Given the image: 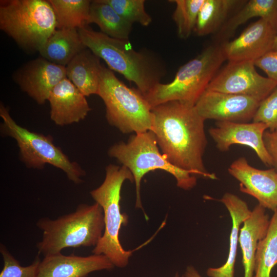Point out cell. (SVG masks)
<instances>
[{
    "label": "cell",
    "instance_id": "29",
    "mask_svg": "<svg viewBox=\"0 0 277 277\" xmlns=\"http://www.w3.org/2000/svg\"><path fill=\"white\" fill-rule=\"evenodd\" d=\"M0 252L4 262L0 277H38V270L41 261L38 255L36 256L31 264L22 266L2 243Z\"/></svg>",
    "mask_w": 277,
    "mask_h": 277
},
{
    "label": "cell",
    "instance_id": "2",
    "mask_svg": "<svg viewBox=\"0 0 277 277\" xmlns=\"http://www.w3.org/2000/svg\"><path fill=\"white\" fill-rule=\"evenodd\" d=\"M86 48L103 59L109 68L134 83L145 96L165 74L163 62L149 51L134 50L128 39L112 38L88 26L78 29Z\"/></svg>",
    "mask_w": 277,
    "mask_h": 277
},
{
    "label": "cell",
    "instance_id": "34",
    "mask_svg": "<svg viewBox=\"0 0 277 277\" xmlns=\"http://www.w3.org/2000/svg\"><path fill=\"white\" fill-rule=\"evenodd\" d=\"M272 50H277V27H276V35L274 39Z\"/></svg>",
    "mask_w": 277,
    "mask_h": 277
},
{
    "label": "cell",
    "instance_id": "9",
    "mask_svg": "<svg viewBox=\"0 0 277 277\" xmlns=\"http://www.w3.org/2000/svg\"><path fill=\"white\" fill-rule=\"evenodd\" d=\"M0 116L3 121L1 130L3 134L16 141L21 159L27 167L42 169L49 164L63 171L74 184L81 183L85 171L54 145L51 136L30 131L18 125L2 104L0 105Z\"/></svg>",
    "mask_w": 277,
    "mask_h": 277
},
{
    "label": "cell",
    "instance_id": "6",
    "mask_svg": "<svg viewBox=\"0 0 277 277\" xmlns=\"http://www.w3.org/2000/svg\"><path fill=\"white\" fill-rule=\"evenodd\" d=\"M225 60L221 46H209L182 66L170 83L157 84L144 96L151 108L172 101L194 106Z\"/></svg>",
    "mask_w": 277,
    "mask_h": 277
},
{
    "label": "cell",
    "instance_id": "11",
    "mask_svg": "<svg viewBox=\"0 0 277 277\" xmlns=\"http://www.w3.org/2000/svg\"><path fill=\"white\" fill-rule=\"evenodd\" d=\"M260 103L245 95L205 90L194 106L205 120L248 123Z\"/></svg>",
    "mask_w": 277,
    "mask_h": 277
},
{
    "label": "cell",
    "instance_id": "25",
    "mask_svg": "<svg viewBox=\"0 0 277 277\" xmlns=\"http://www.w3.org/2000/svg\"><path fill=\"white\" fill-rule=\"evenodd\" d=\"M55 15L56 29H79L88 26L89 0H48Z\"/></svg>",
    "mask_w": 277,
    "mask_h": 277
},
{
    "label": "cell",
    "instance_id": "30",
    "mask_svg": "<svg viewBox=\"0 0 277 277\" xmlns=\"http://www.w3.org/2000/svg\"><path fill=\"white\" fill-rule=\"evenodd\" d=\"M252 122L265 124L270 131L277 130V87L260 102Z\"/></svg>",
    "mask_w": 277,
    "mask_h": 277
},
{
    "label": "cell",
    "instance_id": "15",
    "mask_svg": "<svg viewBox=\"0 0 277 277\" xmlns=\"http://www.w3.org/2000/svg\"><path fill=\"white\" fill-rule=\"evenodd\" d=\"M228 172L240 182L242 192L254 197L265 209H277V171L273 168L257 169L240 157L230 164Z\"/></svg>",
    "mask_w": 277,
    "mask_h": 277
},
{
    "label": "cell",
    "instance_id": "27",
    "mask_svg": "<svg viewBox=\"0 0 277 277\" xmlns=\"http://www.w3.org/2000/svg\"><path fill=\"white\" fill-rule=\"evenodd\" d=\"M205 0H174L175 8L172 18L177 26L179 37L187 39L194 31L200 10Z\"/></svg>",
    "mask_w": 277,
    "mask_h": 277
},
{
    "label": "cell",
    "instance_id": "3",
    "mask_svg": "<svg viewBox=\"0 0 277 277\" xmlns=\"http://www.w3.org/2000/svg\"><path fill=\"white\" fill-rule=\"evenodd\" d=\"M36 226L43 232L36 247L44 256L61 253L66 248L95 247L105 230L103 210L96 202L81 204L74 212L56 220L41 218Z\"/></svg>",
    "mask_w": 277,
    "mask_h": 277
},
{
    "label": "cell",
    "instance_id": "16",
    "mask_svg": "<svg viewBox=\"0 0 277 277\" xmlns=\"http://www.w3.org/2000/svg\"><path fill=\"white\" fill-rule=\"evenodd\" d=\"M114 267L104 254L81 256L59 253L44 256L39 265L38 277H87L92 272Z\"/></svg>",
    "mask_w": 277,
    "mask_h": 277
},
{
    "label": "cell",
    "instance_id": "1",
    "mask_svg": "<svg viewBox=\"0 0 277 277\" xmlns=\"http://www.w3.org/2000/svg\"><path fill=\"white\" fill-rule=\"evenodd\" d=\"M152 131L162 154L172 165L211 180L217 177L206 170L203 156L207 145L205 120L195 106L167 102L152 108Z\"/></svg>",
    "mask_w": 277,
    "mask_h": 277
},
{
    "label": "cell",
    "instance_id": "24",
    "mask_svg": "<svg viewBox=\"0 0 277 277\" xmlns=\"http://www.w3.org/2000/svg\"><path fill=\"white\" fill-rule=\"evenodd\" d=\"M244 1L205 0L198 14L194 32L205 36L216 32L226 22L229 13Z\"/></svg>",
    "mask_w": 277,
    "mask_h": 277
},
{
    "label": "cell",
    "instance_id": "13",
    "mask_svg": "<svg viewBox=\"0 0 277 277\" xmlns=\"http://www.w3.org/2000/svg\"><path fill=\"white\" fill-rule=\"evenodd\" d=\"M12 77L23 91L38 104L43 105L57 84L66 78V69L65 66L41 57L30 61L18 68Z\"/></svg>",
    "mask_w": 277,
    "mask_h": 277
},
{
    "label": "cell",
    "instance_id": "14",
    "mask_svg": "<svg viewBox=\"0 0 277 277\" xmlns=\"http://www.w3.org/2000/svg\"><path fill=\"white\" fill-rule=\"evenodd\" d=\"M268 130L262 123H238L218 121L209 133L221 152L227 151L232 145L239 144L250 147L261 162L272 167V161L264 144L263 135Z\"/></svg>",
    "mask_w": 277,
    "mask_h": 277
},
{
    "label": "cell",
    "instance_id": "20",
    "mask_svg": "<svg viewBox=\"0 0 277 277\" xmlns=\"http://www.w3.org/2000/svg\"><path fill=\"white\" fill-rule=\"evenodd\" d=\"M100 60L86 48L66 66V77L86 96L97 93L103 66Z\"/></svg>",
    "mask_w": 277,
    "mask_h": 277
},
{
    "label": "cell",
    "instance_id": "5",
    "mask_svg": "<svg viewBox=\"0 0 277 277\" xmlns=\"http://www.w3.org/2000/svg\"><path fill=\"white\" fill-rule=\"evenodd\" d=\"M126 180L134 181L129 169L110 164L106 168V176L103 183L90 191L92 197L102 208L104 213L105 230L93 254H104L114 266L126 267L132 254V251L125 250L119 240V231L122 225L128 223V216L121 211V191Z\"/></svg>",
    "mask_w": 277,
    "mask_h": 277
},
{
    "label": "cell",
    "instance_id": "7",
    "mask_svg": "<svg viewBox=\"0 0 277 277\" xmlns=\"http://www.w3.org/2000/svg\"><path fill=\"white\" fill-rule=\"evenodd\" d=\"M157 141L152 131L132 135L127 143L115 144L108 150V155L116 159L132 173L135 184V207L143 209L141 199V182L150 171L164 170L172 175L177 186L184 190L193 188L197 183L196 176L189 171L172 165L159 150Z\"/></svg>",
    "mask_w": 277,
    "mask_h": 277
},
{
    "label": "cell",
    "instance_id": "12",
    "mask_svg": "<svg viewBox=\"0 0 277 277\" xmlns=\"http://www.w3.org/2000/svg\"><path fill=\"white\" fill-rule=\"evenodd\" d=\"M276 27L260 18L235 39L221 45L226 60L230 62L255 61L272 50Z\"/></svg>",
    "mask_w": 277,
    "mask_h": 277
},
{
    "label": "cell",
    "instance_id": "18",
    "mask_svg": "<svg viewBox=\"0 0 277 277\" xmlns=\"http://www.w3.org/2000/svg\"><path fill=\"white\" fill-rule=\"evenodd\" d=\"M269 223L266 209L258 204L240 228L239 243L242 252L244 277H253L258 246L266 235Z\"/></svg>",
    "mask_w": 277,
    "mask_h": 277
},
{
    "label": "cell",
    "instance_id": "4",
    "mask_svg": "<svg viewBox=\"0 0 277 277\" xmlns=\"http://www.w3.org/2000/svg\"><path fill=\"white\" fill-rule=\"evenodd\" d=\"M0 29L25 51L39 52L56 29V17L48 1L2 0Z\"/></svg>",
    "mask_w": 277,
    "mask_h": 277
},
{
    "label": "cell",
    "instance_id": "8",
    "mask_svg": "<svg viewBox=\"0 0 277 277\" xmlns=\"http://www.w3.org/2000/svg\"><path fill=\"white\" fill-rule=\"evenodd\" d=\"M97 95L105 104L108 122L123 133L152 130V108L144 95L137 89L127 87L103 65Z\"/></svg>",
    "mask_w": 277,
    "mask_h": 277
},
{
    "label": "cell",
    "instance_id": "28",
    "mask_svg": "<svg viewBox=\"0 0 277 277\" xmlns=\"http://www.w3.org/2000/svg\"><path fill=\"white\" fill-rule=\"evenodd\" d=\"M124 19L133 24L137 23L147 26L152 17L146 11L144 0H104Z\"/></svg>",
    "mask_w": 277,
    "mask_h": 277
},
{
    "label": "cell",
    "instance_id": "17",
    "mask_svg": "<svg viewBox=\"0 0 277 277\" xmlns=\"http://www.w3.org/2000/svg\"><path fill=\"white\" fill-rule=\"evenodd\" d=\"M48 101L51 120L58 126L78 123L91 110L86 96L67 77L53 88Z\"/></svg>",
    "mask_w": 277,
    "mask_h": 277
},
{
    "label": "cell",
    "instance_id": "21",
    "mask_svg": "<svg viewBox=\"0 0 277 277\" xmlns=\"http://www.w3.org/2000/svg\"><path fill=\"white\" fill-rule=\"evenodd\" d=\"M86 48L78 29H56L38 52L48 61L66 67Z\"/></svg>",
    "mask_w": 277,
    "mask_h": 277
},
{
    "label": "cell",
    "instance_id": "33",
    "mask_svg": "<svg viewBox=\"0 0 277 277\" xmlns=\"http://www.w3.org/2000/svg\"><path fill=\"white\" fill-rule=\"evenodd\" d=\"M182 277H202L198 271L193 266L187 267L185 273Z\"/></svg>",
    "mask_w": 277,
    "mask_h": 277
},
{
    "label": "cell",
    "instance_id": "35",
    "mask_svg": "<svg viewBox=\"0 0 277 277\" xmlns=\"http://www.w3.org/2000/svg\"><path fill=\"white\" fill-rule=\"evenodd\" d=\"M174 277H179V275L177 273H176L175 275L174 276Z\"/></svg>",
    "mask_w": 277,
    "mask_h": 277
},
{
    "label": "cell",
    "instance_id": "10",
    "mask_svg": "<svg viewBox=\"0 0 277 277\" xmlns=\"http://www.w3.org/2000/svg\"><path fill=\"white\" fill-rule=\"evenodd\" d=\"M276 87V82L257 72L253 61L228 62L206 90L245 95L261 102Z\"/></svg>",
    "mask_w": 277,
    "mask_h": 277
},
{
    "label": "cell",
    "instance_id": "22",
    "mask_svg": "<svg viewBox=\"0 0 277 277\" xmlns=\"http://www.w3.org/2000/svg\"><path fill=\"white\" fill-rule=\"evenodd\" d=\"M91 23L97 25L103 33L120 39H128L132 28V24L104 0L91 1L87 24Z\"/></svg>",
    "mask_w": 277,
    "mask_h": 277
},
{
    "label": "cell",
    "instance_id": "31",
    "mask_svg": "<svg viewBox=\"0 0 277 277\" xmlns=\"http://www.w3.org/2000/svg\"><path fill=\"white\" fill-rule=\"evenodd\" d=\"M255 67L263 70L270 79L277 83V50H272L254 61Z\"/></svg>",
    "mask_w": 277,
    "mask_h": 277
},
{
    "label": "cell",
    "instance_id": "23",
    "mask_svg": "<svg viewBox=\"0 0 277 277\" xmlns=\"http://www.w3.org/2000/svg\"><path fill=\"white\" fill-rule=\"evenodd\" d=\"M259 17L277 27V0H250L220 29L219 36L229 37L241 25L250 19Z\"/></svg>",
    "mask_w": 277,
    "mask_h": 277
},
{
    "label": "cell",
    "instance_id": "19",
    "mask_svg": "<svg viewBox=\"0 0 277 277\" xmlns=\"http://www.w3.org/2000/svg\"><path fill=\"white\" fill-rule=\"evenodd\" d=\"M228 210L232 220L228 255L225 263L217 268H209L207 275L209 277H234L240 226L251 213L246 202L238 195L225 193L220 200Z\"/></svg>",
    "mask_w": 277,
    "mask_h": 277
},
{
    "label": "cell",
    "instance_id": "26",
    "mask_svg": "<svg viewBox=\"0 0 277 277\" xmlns=\"http://www.w3.org/2000/svg\"><path fill=\"white\" fill-rule=\"evenodd\" d=\"M277 264V209L270 220L267 233L259 243L255 257L253 277H271Z\"/></svg>",
    "mask_w": 277,
    "mask_h": 277
},
{
    "label": "cell",
    "instance_id": "32",
    "mask_svg": "<svg viewBox=\"0 0 277 277\" xmlns=\"http://www.w3.org/2000/svg\"><path fill=\"white\" fill-rule=\"evenodd\" d=\"M265 147L272 161V167L277 171V130H266L263 135Z\"/></svg>",
    "mask_w": 277,
    "mask_h": 277
}]
</instances>
